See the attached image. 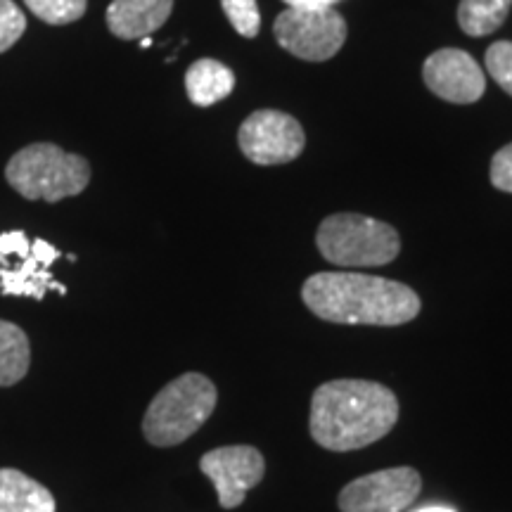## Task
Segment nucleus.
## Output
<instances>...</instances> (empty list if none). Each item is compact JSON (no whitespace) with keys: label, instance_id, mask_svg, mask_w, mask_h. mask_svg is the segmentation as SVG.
Masks as SVG:
<instances>
[{"label":"nucleus","instance_id":"obj_21","mask_svg":"<svg viewBox=\"0 0 512 512\" xmlns=\"http://www.w3.org/2000/svg\"><path fill=\"white\" fill-rule=\"evenodd\" d=\"M491 183L496 190L512 192V143L501 147L491 159Z\"/></svg>","mask_w":512,"mask_h":512},{"label":"nucleus","instance_id":"obj_18","mask_svg":"<svg viewBox=\"0 0 512 512\" xmlns=\"http://www.w3.org/2000/svg\"><path fill=\"white\" fill-rule=\"evenodd\" d=\"M223 12H226L228 22L240 36L254 38L259 36L261 29V15L256 8V0H221Z\"/></svg>","mask_w":512,"mask_h":512},{"label":"nucleus","instance_id":"obj_13","mask_svg":"<svg viewBox=\"0 0 512 512\" xmlns=\"http://www.w3.org/2000/svg\"><path fill=\"white\" fill-rule=\"evenodd\" d=\"M55 498L36 479L24 472L0 470V512H55Z\"/></svg>","mask_w":512,"mask_h":512},{"label":"nucleus","instance_id":"obj_1","mask_svg":"<svg viewBox=\"0 0 512 512\" xmlns=\"http://www.w3.org/2000/svg\"><path fill=\"white\" fill-rule=\"evenodd\" d=\"M399 399L373 380H332L311 399L309 430L318 446L335 453L366 448L394 430Z\"/></svg>","mask_w":512,"mask_h":512},{"label":"nucleus","instance_id":"obj_22","mask_svg":"<svg viewBox=\"0 0 512 512\" xmlns=\"http://www.w3.org/2000/svg\"><path fill=\"white\" fill-rule=\"evenodd\" d=\"M31 254V242L24 230H10V233H0V264L8 261L10 256L17 259H27Z\"/></svg>","mask_w":512,"mask_h":512},{"label":"nucleus","instance_id":"obj_19","mask_svg":"<svg viewBox=\"0 0 512 512\" xmlns=\"http://www.w3.org/2000/svg\"><path fill=\"white\" fill-rule=\"evenodd\" d=\"M486 72L494 76V81L505 93L512 95V41H498L486 50Z\"/></svg>","mask_w":512,"mask_h":512},{"label":"nucleus","instance_id":"obj_24","mask_svg":"<svg viewBox=\"0 0 512 512\" xmlns=\"http://www.w3.org/2000/svg\"><path fill=\"white\" fill-rule=\"evenodd\" d=\"M415 512H456V510L444 508V505H430V508H420V510H415Z\"/></svg>","mask_w":512,"mask_h":512},{"label":"nucleus","instance_id":"obj_8","mask_svg":"<svg viewBox=\"0 0 512 512\" xmlns=\"http://www.w3.org/2000/svg\"><path fill=\"white\" fill-rule=\"evenodd\" d=\"M422 491V477L415 467H387L354 479L339 491L342 512H403Z\"/></svg>","mask_w":512,"mask_h":512},{"label":"nucleus","instance_id":"obj_10","mask_svg":"<svg viewBox=\"0 0 512 512\" xmlns=\"http://www.w3.org/2000/svg\"><path fill=\"white\" fill-rule=\"evenodd\" d=\"M422 79L437 98L453 105H470L486 91V76L475 57L458 48L437 50L427 57Z\"/></svg>","mask_w":512,"mask_h":512},{"label":"nucleus","instance_id":"obj_5","mask_svg":"<svg viewBox=\"0 0 512 512\" xmlns=\"http://www.w3.org/2000/svg\"><path fill=\"white\" fill-rule=\"evenodd\" d=\"M318 252L335 266H384L401 252L399 233L389 223L363 214H332L318 226Z\"/></svg>","mask_w":512,"mask_h":512},{"label":"nucleus","instance_id":"obj_23","mask_svg":"<svg viewBox=\"0 0 512 512\" xmlns=\"http://www.w3.org/2000/svg\"><path fill=\"white\" fill-rule=\"evenodd\" d=\"M287 8H299V10H328L335 8L342 0H283Z\"/></svg>","mask_w":512,"mask_h":512},{"label":"nucleus","instance_id":"obj_17","mask_svg":"<svg viewBox=\"0 0 512 512\" xmlns=\"http://www.w3.org/2000/svg\"><path fill=\"white\" fill-rule=\"evenodd\" d=\"M24 3L41 22L53 27L79 22L88 8V0H24Z\"/></svg>","mask_w":512,"mask_h":512},{"label":"nucleus","instance_id":"obj_16","mask_svg":"<svg viewBox=\"0 0 512 512\" xmlns=\"http://www.w3.org/2000/svg\"><path fill=\"white\" fill-rule=\"evenodd\" d=\"M512 0H460L458 24L467 36H489L503 27Z\"/></svg>","mask_w":512,"mask_h":512},{"label":"nucleus","instance_id":"obj_25","mask_svg":"<svg viewBox=\"0 0 512 512\" xmlns=\"http://www.w3.org/2000/svg\"><path fill=\"white\" fill-rule=\"evenodd\" d=\"M150 46H152V38L150 36L140 38V48H150Z\"/></svg>","mask_w":512,"mask_h":512},{"label":"nucleus","instance_id":"obj_4","mask_svg":"<svg viewBox=\"0 0 512 512\" xmlns=\"http://www.w3.org/2000/svg\"><path fill=\"white\" fill-rule=\"evenodd\" d=\"M5 178L27 200L60 202L76 197L91 183V164L86 157L64 152L53 143L22 147L5 166Z\"/></svg>","mask_w":512,"mask_h":512},{"label":"nucleus","instance_id":"obj_9","mask_svg":"<svg viewBox=\"0 0 512 512\" xmlns=\"http://www.w3.org/2000/svg\"><path fill=\"white\" fill-rule=\"evenodd\" d=\"M200 470L211 479L223 510L245 503L249 491L266 475V460L254 446H221L204 453Z\"/></svg>","mask_w":512,"mask_h":512},{"label":"nucleus","instance_id":"obj_12","mask_svg":"<svg viewBox=\"0 0 512 512\" xmlns=\"http://www.w3.org/2000/svg\"><path fill=\"white\" fill-rule=\"evenodd\" d=\"M174 10V0H112L107 8V29L121 41L152 36L162 29Z\"/></svg>","mask_w":512,"mask_h":512},{"label":"nucleus","instance_id":"obj_3","mask_svg":"<svg viewBox=\"0 0 512 512\" xmlns=\"http://www.w3.org/2000/svg\"><path fill=\"white\" fill-rule=\"evenodd\" d=\"M219 392L202 373H185L171 380L152 399L143 418V434L152 446L183 444L211 418Z\"/></svg>","mask_w":512,"mask_h":512},{"label":"nucleus","instance_id":"obj_6","mask_svg":"<svg viewBox=\"0 0 512 512\" xmlns=\"http://www.w3.org/2000/svg\"><path fill=\"white\" fill-rule=\"evenodd\" d=\"M273 34L275 41L299 60L325 62L335 57L347 41V22L335 8H287L275 19Z\"/></svg>","mask_w":512,"mask_h":512},{"label":"nucleus","instance_id":"obj_15","mask_svg":"<svg viewBox=\"0 0 512 512\" xmlns=\"http://www.w3.org/2000/svg\"><path fill=\"white\" fill-rule=\"evenodd\" d=\"M31 344L27 332L10 320H0V387H12L29 373Z\"/></svg>","mask_w":512,"mask_h":512},{"label":"nucleus","instance_id":"obj_11","mask_svg":"<svg viewBox=\"0 0 512 512\" xmlns=\"http://www.w3.org/2000/svg\"><path fill=\"white\" fill-rule=\"evenodd\" d=\"M60 259V249L46 240L31 242V254L17 266H0V294L5 297L43 299L48 290L67 294V287L57 283L50 266Z\"/></svg>","mask_w":512,"mask_h":512},{"label":"nucleus","instance_id":"obj_7","mask_svg":"<svg viewBox=\"0 0 512 512\" xmlns=\"http://www.w3.org/2000/svg\"><path fill=\"white\" fill-rule=\"evenodd\" d=\"M242 155L259 166L294 162L304 152V128L290 114L278 110L252 112L240 126Z\"/></svg>","mask_w":512,"mask_h":512},{"label":"nucleus","instance_id":"obj_14","mask_svg":"<svg viewBox=\"0 0 512 512\" xmlns=\"http://www.w3.org/2000/svg\"><path fill=\"white\" fill-rule=\"evenodd\" d=\"M233 88V69H228L219 60H211V57L190 64V69L185 72V91H188L192 105L197 107H211L216 102L226 100L233 93Z\"/></svg>","mask_w":512,"mask_h":512},{"label":"nucleus","instance_id":"obj_2","mask_svg":"<svg viewBox=\"0 0 512 512\" xmlns=\"http://www.w3.org/2000/svg\"><path fill=\"white\" fill-rule=\"evenodd\" d=\"M306 309L339 325L396 328L420 313L418 292L396 280L366 273H316L302 287Z\"/></svg>","mask_w":512,"mask_h":512},{"label":"nucleus","instance_id":"obj_20","mask_svg":"<svg viewBox=\"0 0 512 512\" xmlns=\"http://www.w3.org/2000/svg\"><path fill=\"white\" fill-rule=\"evenodd\" d=\"M27 31V17L15 0H0V53L10 50Z\"/></svg>","mask_w":512,"mask_h":512}]
</instances>
